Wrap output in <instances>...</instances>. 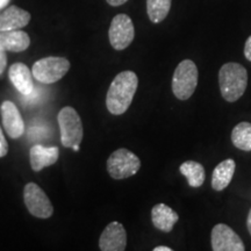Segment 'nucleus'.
<instances>
[{
  "instance_id": "nucleus-1",
  "label": "nucleus",
  "mask_w": 251,
  "mask_h": 251,
  "mask_svg": "<svg viewBox=\"0 0 251 251\" xmlns=\"http://www.w3.org/2000/svg\"><path fill=\"white\" fill-rule=\"evenodd\" d=\"M139 86V78L133 71H122L113 79L106 96V107L113 115H121L129 108Z\"/></svg>"
},
{
  "instance_id": "nucleus-2",
  "label": "nucleus",
  "mask_w": 251,
  "mask_h": 251,
  "mask_svg": "<svg viewBox=\"0 0 251 251\" xmlns=\"http://www.w3.org/2000/svg\"><path fill=\"white\" fill-rule=\"evenodd\" d=\"M221 96L229 102L236 101L243 96L248 86V72L240 63H226L219 71Z\"/></svg>"
},
{
  "instance_id": "nucleus-3",
  "label": "nucleus",
  "mask_w": 251,
  "mask_h": 251,
  "mask_svg": "<svg viewBox=\"0 0 251 251\" xmlns=\"http://www.w3.org/2000/svg\"><path fill=\"white\" fill-rule=\"evenodd\" d=\"M61 130V142L65 148L80 146L84 136L83 122L76 109L71 106L63 107L57 115Z\"/></svg>"
},
{
  "instance_id": "nucleus-4",
  "label": "nucleus",
  "mask_w": 251,
  "mask_h": 251,
  "mask_svg": "<svg viewBox=\"0 0 251 251\" xmlns=\"http://www.w3.org/2000/svg\"><path fill=\"white\" fill-rule=\"evenodd\" d=\"M198 85V68L191 59H184L176 68L172 77V92L179 100L192 97Z\"/></svg>"
},
{
  "instance_id": "nucleus-5",
  "label": "nucleus",
  "mask_w": 251,
  "mask_h": 251,
  "mask_svg": "<svg viewBox=\"0 0 251 251\" xmlns=\"http://www.w3.org/2000/svg\"><path fill=\"white\" fill-rule=\"evenodd\" d=\"M141 168L140 158L128 149H118L107 159V171L114 179H126L136 175Z\"/></svg>"
},
{
  "instance_id": "nucleus-6",
  "label": "nucleus",
  "mask_w": 251,
  "mask_h": 251,
  "mask_svg": "<svg viewBox=\"0 0 251 251\" xmlns=\"http://www.w3.org/2000/svg\"><path fill=\"white\" fill-rule=\"evenodd\" d=\"M70 69V62L64 57H46L34 63L31 74L37 81L52 84L61 80Z\"/></svg>"
},
{
  "instance_id": "nucleus-7",
  "label": "nucleus",
  "mask_w": 251,
  "mask_h": 251,
  "mask_svg": "<svg viewBox=\"0 0 251 251\" xmlns=\"http://www.w3.org/2000/svg\"><path fill=\"white\" fill-rule=\"evenodd\" d=\"M24 200L28 212L35 218L48 219L54 213V207L48 196L35 183H28L25 186Z\"/></svg>"
},
{
  "instance_id": "nucleus-8",
  "label": "nucleus",
  "mask_w": 251,
  "mask_h": 251,
  "mask_svg": "<svg viewBox=\"0 0 251 251\" xmlns=\"http://www.w3.org/2000/svg\"><path fill=\"white\" fill-rule=\"evenodd\" d=\"M135 37V28L127 14H118L113 18L108 30V39L115 50H125L131 45Z\"/></svg>"
},
{
  "instance_id": "nucleus-9",
  "label": "nucleus",
  "mask_w": 251,
  "mask_h": 251,
  "mask_svg": "<svg viewBox=\"0 0 251 251\" xmlns=\"http://www.w3.org/2000/svg\"><path fill=\"white\" fill-rule=\"evenodd\" d=\"M212 249L214 251H244L241 237L229 226L219 224L212 229Z\"/></svg>"
},
{
  "instance_id": "nucleus-10",
  "label": "nucleus",
  "mask_w": 251,
  "mask_h": 251,
  "mask_svg": "<svg viewBox=\"0 0 251 251\" xmlns=\"http://www.w3.org/2000/svg\"><path fill=\"white\" fill-rule=\"evenodd\" d=\"M126 247H127V233L125 227L118 221L111 222L100 235V250L124 251Z\"/></svg>"
},
{
  "instance_id": "nucleus-11",
  "label": "nucleus",
  "mask_w": 251,
  "mask_h": 251,
  "mask_svg": "<svg viewBox=\"0 0 251 251\" xmlns=\"http://www.w3.org/2000/svg\"><path fill=\"white\" fill-rule=\"evenodd\" d=\"M2 126L11 139H19L25 133V122L15 103L5 100L0 106Z\"/></svg>"
},
{
  "instance_id": "nucleus-12",
  "label": "nucleus",
  "mask_w": 251,
  "mask_h": 251,
  "mask_svg": "<svg viewBox=\"0 0 251 251\" xmlns=\"http://www.w3.org/2000/svg\"><path fill=\"white\" fill-rule=\"evenodd\" d=\"M59 157V149L57 147H43L35 144L29 151L30 166L35 172H40L45 168L54 165Z\"/></svg>"
},
{
  "instance_id": "nucleus-13",
  "label": "nucleus",
  "mask_w": 251,
  "mask_h": 251,
  "mask_svg": "<svg viewBox=\"0 0 251 251\" xmlns=\"http://www.w3.org/2000/svg\"><path fill=\"white\" fill-rule=\"evenodd\" d=\"M8 77L15 89L24 96H28L35 89L33 81V74H31L29 68L24 63L12 64L8 70Z\"/></svg>"
},
{
  "instance_id": "nucleus-14",
  "label": "nucleus",
  "mask_w": 251,
  "mask_h": 251,
  "mask_svg": "<svg viewBox=\"0 0 251 251\" xmlns=\"http://www.w3.org/2000/svg\"><path fill=\"white\" fill-rule=\"evenodd\" d=\"M30 21V13L18 6H9L0 13V31L21 29Z\"/></svg>"
},
{
  "instance_id": "nucleus-15",
  "label": "nucleus",
  "mask_w": 251,
  "mask_h": 251,
  "mask_svg": "<svg viewBox=\"0 0 251 251\" xmlns=\"http://www.w3.org/2000/svg\"><path fill=\"white\" fill-rule=\"evenodd\" d=\"M30 45V37L20 29L0 31V49L5 51L21 52Z\"/></svg>"
},
{
  "instance_id": "nucleus-16",
  "label": "nucleus",
  "mask_w": 251,
  "mask_h": 251,
  "mask_svg": "<svg viewBox=\"0 0 251 251\" xmlns=\"http://www.w3.org/2000/svg\"><path fill=\"white\" fill-rule=\"evenodd\" d=\"M151 220L152 225L158 230L170 233L174 229V226L179 220V216L171 207L165 205V203H157L151 209Z\"/></svg>"
},
{
  "instance_id": "nucleus-17",
  "label": "nucleus",
  "mask_w": 251,
  "mask_h": 251,
  "mask_svg": "<svg viewBox=\"0 0 251 251\" xmlns=\"http://www.w3.org/2000/svg\"><path fill=\"white\" fill-rule=\"evenodd\" d=\"M235 168H236V164H235L234 159L231 158L225 159V161L219 163L213 171L212 187L215 191H224L225 188H227L234 177Z\"/></svg>"
},
{
  "instance_id": "nucleus-18",
  "label": "nucleus",
  "mask_w": 251,
  "mask_h": 251,
  "mask_svg": "<svg viewBox=\"0 0 251 251\" xmlns=\"http://www.w3.org/2000/svg\"><path fill=\"white\" fill-rule=\"evenodd\" d=\"M180 174L187 178L191 187H200L206 178L205 168L200 163L194 161H186L179 166Z\"/></svg>"
},
{
  "instance_id": "nucleus-19",
  "label": "nucleus",
  "mask_w": 251,
  "mask_h": 251,
  "mask_svg": "<svg viewBox=\"0 0 251 251\" xmlns=\"http://www.w3.org/2000/svg\"><path fill=\"white\" fill-rule=\"evenodd\" d=\"M231 142L237 149L251 151V124L241 122L231 131Z\"/></svg>"
},
{
  "instance_id": "nucleus-20",
  "label": "nucleus",
  "mask_w": 251,
  "mask_h": 251,
  "mask_svg": "<svg viewBox=\"0 0 251 251\" xmlns=\"http://www.w3.org/2000/svg\"><path fill=\"white\" fill-rule=\"evenodd\" d=\"M172 0H147V13L152 24L162 23L168 17Z\"/></svg>"
},
{
  "instance_id": "nucleus-21",
  "label": "nucleus",
  "mask_w": 251,
  "mask_h": 251,
  "mask_svg": "<svg viewBox=\"0 0 251 251\" xmlns=\"http://www.w3.org/2000/svg\"><path fill=\"white\" fill-rule=\"evenodd\" d=\"M8 152V143L6 141L1 128H0V157H5Z\"/></svg>"
},
{
  "instance_id": "nucleus-22",
  "label": "nucleus",
  "mask_w": 251,
  "mask_h": 251,
  "mask_svg": "<svg viewBox=\"0 0 251 251\" xmlns=\"http://www.w3.org/2000/svg\"><path fill=\"white\" fill-rule=\"evenodd\" d=\"M6 65H7V55H6L5 50L0 49V76L5 71Z\"/></svg>"
},
{
  "instance_id": "nucleus-23",
  "label": "nucleus",
  "mask_w": 251,
  "mask_h": 251,
  "mask_svg": "<svg viewBox=\"0 0 251 251\" xmlns=\"http://www.w3.org/2000/svg\"><path fill=\"white\" fill-rule=\"evenodd\" d=\"M244 56L248 61L251 62V35L248 37L246 46H244Z\"/></svg>"
},
{
  "instance_id": "nucleus-24",
  "label": "nucleus",
  "mask_w": 251,
  "mask_h": 251,
  "mask_svg": "<svg viewBox=\"0 0 251 251\" xmlns=\"http://www.w3.org/2000/svg\"><path fill=\"white\" fill-rule=\"evenodd\" d=\"M106 1H107L108 5L117 7V6H121V5L126 4V2H127L128 0H106Z\"/></svg>"
},
{
  "instance_id": "nucleus-25",
  "label": "nucleus",
  "mask_w": 251,
  "mask_h": 251,
  "mask_svg": "<svg viewBox=\"0 0 251 251\" xmlns=\"http://www.w3.org/2000/svg\"><path fill=\"white\" fill-rule=\"evenodd\" d=\"M153 251H172V249H171V248H169V247L161 246V247L153 248Z\"/></svg>"
},
{
  "instance_id": "nucleus-26",
  "label": "nucleus",
  "mask_w": 251,
  "mask_h": 251,
  "mask_svg": "<svg viewBox=\"0 0 251 251\" xmlns=\"http://www.w3.org/2000/svg\"><path fill=\"white\" fill-rule=\"evenodd\" d=\"M247 227H248V230H249V233H250V235H251V209H250V212H249V215H248Z\"/></svg>"
},
{
  "instance_id": "nucleus-27",
  "label": "nucleus",
  "mask_w": 251,
  "mask_h": 251,
  "mask_svg": "<svg viewBox=\"0 0 251 251\" xmlns=\"http://www.w3.org/2000/svg\"><path fill=\"white\" fill-rule=\"evenodd\" d=\"M8 2H9V0H0V9L6 7Z\"/></svg>"
},
{
  "instance_id": "nucleus-28",
  "label": "nucleus",
  "mask_w": 251,
  "mask_h": 251,
  "mask_svg": "<svg viewBox=\"0 0 251 251\" xmlns=\"http://www.w3.org/2000/svg\"><path fill=\"white\" fill-rule=\"evenodd\" d=\"M71 149H74L75 151H79V146H75V147H72Z\"/></svg>"
}]
</instances>
